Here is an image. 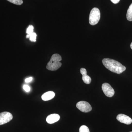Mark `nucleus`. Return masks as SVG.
Here are the masks:
<instances>
[{
	"mask_svg": "<svg viewBox=\"0 0 132 132\" xmlns=\"http://www.w3.org/2000/svg\"><path fill=\"white\" fill-rule=\"evenodd\" d=\"M102 63L106 68L109 71L118 74L122 73L126 69L125 66L113 59H104L102 60Z\"/></svg>",
	"mask_w": 132,
	"mask_h": 132,
	"instance_id": "obj_1",
	"label": "nucleus"
},
{
	"mask_svg": "<svg viewBox=\"0 0 132 132\" xmlns=\"http://www.w3.org/2000/svg\"><path fill=\"white\" fill-rule=\"evenodd\" d=\"M61 60L62 57L60 55L57 54L53 55L47 65L46 68L50 71H56L61 67L62 63L60 62Z\"/></svg>",
	"mask_w": 132,
	"mask_h": 132,
	"instance_id": "obj_2",
	"label": "nucleus"
},
{
	"mask_svg": "<svg viewBox=\"0 0 132 132\" xmlns=\"http://www.w3.org/2000/svg\"><path fill=\"white\" fill-rule=\"evenodd\" d=\"M101 13L100 10L97 8H93L90 12L89 21L90 25L94 26L98 22L100 19Z\"/></svg>",
	"mask_w": 132,
	"mask_h": 132,
	"instance_id": "obj_3",
	"label": "nucleus"
},
{
	"mask_svg": "<svg viewBox=\"0 0 132 132\" xmlns=\"http://www.w3.org/2000/svg\"><path fill=\"white\" fill-rule=\"evenodd\" d=\"M76 107L81 112L87 113L92 110V107L89 103L85 101L79 102L76 104Z\"/></svg>",
	"mask_w": 132,
	"mask_h": 132,
	"instance_id": "obj_4",
	"label": "nucleus"
},
{
	"mask_svg": "<svg viewBox=\"0 0 132 132\" xmlns=\"http://www.w3.org/2000/svg\"><path fill=\"white\" fill-rule=\"evenodd\" d=\"M102 88L104 94L107 97H113L114 94L115 92L114 90L108 83L105 82L102 84Z\"/></svg>",
	"mask_w": 132,
	"mask_h": 132,
	"instance_id": "obj_5",
	"label": "nucleus"
},
{
	"mask_svg": "<svg viewBox=\"0 0 132 132\" xmlns=\"http://www.w3.org/2000/svg\"><path fill=\"white\" fill-rule=\"evenodd\" d=\"M13 115L10 113L4 112L0 113V125L9 122L13 119Z\"/></svg>",
	"mask_w": 132,
	"mask_h": 132,
	"instance_id": "obj_6",
	"label": "nucleus"
},
{
	"mask_svg": "<svg viewBox=\"0 0 132 132\" xmlns=\"http://www.w3.org/2000/svg\"><path fill=\"white\" fill-rule=\"evenodd\" d=\"M116 119L118 121L126 125H130L132 123V119L130 117L123 114H118Z\"/></svg>",
	"mask_w": 132,
	"mask_h": 132,
	"instance_id": "obj_7",
	"label": "nucleus"
},
{
	"mask_svg": "<svg viewBox=\"0 0 132 132\" xmlns=\"http://www.w3.org/2000/svg\"><path fill=\"white\" fill-rule=\"evenodd\" d=\"M60 115L57 114H52L48 116L46 118V121L50 124H53L60 120Z\"/></svg>",
	"mask_w": 132,
	"mask_h": 132,
	"instance_id": "obj_8",
	"label": "nucleus"
},
{
	"mask_svg": "<svg viewBox=\"0 0 132 132\" xmlns=\"http://www.w3.org/2000/svg\"><path fill=\"white\" fill-rule=\"evenodd\" d=\"M80 72L82 75V79L84 82L86 84H90L92 81V79L87 74V71L86 69L81 68Z\"/></svg>",
	"mask_w": 132,
	"mask_h": 132,
	"instance_id": "obj_9",
	"label": "nucleus"
},
{
	"mask_svg": "<svg viewBox=\"0 0 132 132\" xmlns=\"http://www.w3.org/2000/svg\"><path fill=\"white\" fill-rule=\"evenodd\" d=\"M55 94L54 92L49 91L45 93L42 96V98L44 101H47L52 100L54 97Z\"/></svg>",
	"mask_w": 132,
	"mask_h": 132,
	"instance_id": "obj_10",
	"label": "nucleus"
},
{
	"mask_svg": "<svg viewBox=\"0 0 132 132\" xmlns=\"http://www.w3.org/2000/svg\"><path fill=\"white\" fill-rule=\"evenodd\" d=\"M127 19L129 21H132V3L128 10L126 15Z\"/></svg>",
	"mask_w": 132,
	"mask_h": 132,
	"instance_id": "obj_11",
	"label": "nucleus"
},
{
	"mask_svg": "<svg viewBox=\"0 0 132 132\" xmlns=\"http://www.w3.org/2000/svg\"><path fill=\"white\" fill-rule=\"evenodd\" d=\"M36 36L37 35L35 33L33 32L31 34H28L26 36V38H29V40L31 42H36Z\"/></svg>",
	"mask_w": 132,
	"mask_h": 132,
	"instance_id": "obj_12",
	"label": "nucleus"
},
{
	"mask_svg": "<svg viewBox=\"0 0 132 132\" xmlns=\"http://www.w3.org/2000/svg\"><path fill=\"white\" fill-rule=\"evenodd\" d=\"M9 2L18 5H21L23 3L22 0H7Z\"/></svg>",
	"mask_w": 132,
	"mask_h": 132,
	"instance_id": "obj_13",
	"label": "nucleus"
},
{
	"mask_svg": "<svg viewBox=\"0 0 132 132\" xmlns=\"http://www.w3.org/2000/svg\"><path fill=\"white\" fill-rule=\"evenodd\" d=\"M79 132H90V130L87 126L82 125L80 128Z\"/></svg>",
	"mask_w": 132,
	"mask_h": 132,
	"instance_id": "obj_14",
	"label": "nucleus"
},
{
	"mask_svg": "<svg viewBox=\"0 0 132 132\" xmlns=\"http://www.w3.org/2000/svg\"><path fill=\"white\" fill-rule=\"evenodd\" d=\"M34 27L32 25H30L29 26L27 29V33L28 34H31L33 32H34Z\"/></svg>",
	"mask_w": 132,
	"mask_h": 132,
	"instance_id": "obj_15",
	"label": "nucleus"
},
{
	"mask_svg": "<svg viewBox=\"0 0 132 132\" xmlns=\"http://www.w3.org/2000/svg\"><path fill=\"white\" fill-rule=\"evenodd\" d=\"M23 89L26 92H29L30 91V87L28 85H24L23 86Z\"/></svg>",
	"mask_w": 132,
	"mask_h": 132,
	"instance_id": "obj_16",
	"label": "nucleus"
},
{
	"mask_svg": "<svg viewBox=\"0 0 132 132\" xmlns=\"http://www.w3.org/2000/svg\"><path fill=\"white\" fill-rule=\"evenodd\" d=\"M33 78L32 77H29V78H27L25 80V81L26 82H31Z\"/></svg>",
	"mask_w": 132,
	"mask_h": 132,
	"instance_id": "obj_17",
	"label": "nucleus"
},
{
	"mask_svg": "<svg viewBox=\"0 0 132 132\" xmlns=\"http://www.w3.org/2000/svg\"><path fill=\"white\" fill-rule=\"evenodd\" d=\"M111 1L113 3H114V4H117L119 2L120 0H111Z\"/></svg>",
	"mask_w": 132,
	"mask_h": 132,
	"instance_id": "obj_18",
	"label": "nucleus"
},
{
	"mask_svg": "<svg viewBox=\"0 0 132 132\" xmlns=\"http://www.w3.org/2000/svg\"><path fill=\"white\" fill-rule=\"evenodd\" d=\"M130 47H131V48L132 50V42L131 43V45H130Z\"/></svg>",
	"mask_w": 132,
	"mask_h": 132,
	"instance_id": "obj_19",
	"label": "nucleus"
},
{
	"mask_svg": "<svg viewBox=\"0 0 132 132\" xmlns=\"http://www.w3.org/2000/svg\"><path fill=\"white\" fill-rule=\"evenodd\" d=\"M130 132H132V131Z\"/></svg>",
	"mask_w": 132,
	"mask_h": 132,
	"instance_id": "obj_20",
	"label": "nucleus"
}]
</instances>
